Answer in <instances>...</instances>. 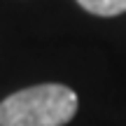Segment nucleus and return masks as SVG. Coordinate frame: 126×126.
Returning <instances> with one entry per match:
<instances>
[{"instance_id":"obj_1","label":"nucleus","mask_w":126,"mask_h":126,"mask_svg":"<svg viewBox=\"0 0 126 126\" xmlns=\"http://www.w3.org/2000/svg\"><path fill=\"white\" fill-rule=\"evenodd\" d=\"M77 112V94L65 84H37L0 103V126H63Z\"/></svg>"},{"instance_id":"obj_2","label":"nucleus","mask_w":126,"mask_h":126,"mask_svg":"<svg viewBox=\"0 0 126 126\" xmlns=\"http://www.w3.org/2000/svg\"><path fill=\"white\" fill-rule=\"evenodd\" d=\"M77 2L96 16H117L126 12V0H77Z\"/></svg>"}]
</instances>
